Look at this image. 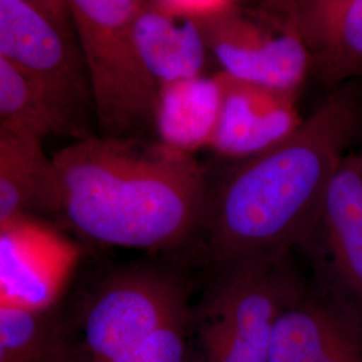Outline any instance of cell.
<instances>
[{"label": "cell", "instance_id": "cell-1", "mask_svg": "<svg viewBox=\"0 0 362 362\" xmlns=\"http://www.w3.org/2000/svg\"><path fill=\"white\" fill-rule=\"evenodd\" d=\"M361 127L358 94L339 88L284 141L233 161L211 182L204 218L184 259L212 272L305 246L333 175Z\"/></svg>", "mask_w": 362, "mask_h": 362}, {"label": "cell", "instance_id": "cell-2", "mask_svg": "<svg viewBox=\"0 0 362 362\" xmlns=\"http://www.w3.org/2000/svg\"><path fill=\"white\" fill-rule=\"evenodd\" d=\"M54 161L66 226L85 242L181 259L194 245L212 182L194 155L160 141L93 134L59 151Z\"/></svg>", "mask_w": 362, "mask_h": 362}, {"label": "cell", "instance_id": "cell-3", "mask_svg": "<svg viewBox=\"0 0 362 362\" xmlns=\"http://www.w3.org/2000/svg\"><path fill=\"white\" fill-rule=\"evenodd\" d=\"M194 286L180 258L104 272L73 311L81 362H117L128 356L161 326L192 311Z\"/></svg>", "mask_w": 362, "mask_h": 362}, {"label": "cell", "instance_id": "cell-4", "mask_svg": "<svg viewBox=\"0 0 362 362\" xmlns=\"http://www.w3.org/2000/svg\"><path fill=\"white\" fill-rule=\"evenodd\" d=\"M290 252L247 259L211 274L194 306L191 362H270L275 325L303 285Z\"/></svg>", "mask_w": 362, "mask_h": 362}, {"label": "cell", "instance_id": "cell-5", "mask_svg": "<svg viewBox=\"0 0 362 362\" xmlns=\"http://www.w3.org/2000/svg\"><path fill=\"white\" fill-rule=\"evenodd\" d=\"M140 0H70L101 137L146 140L155 132L160 83L134 42Z\"/></svg>", "mask_w": 362, "mask_h": 362}, {"label": "cell", "instance_id": "cell-6", "mask_svg": "<svg viewBox=\"0 0 362 362\" xmlns=\"http://www.w3.org/2000/svg\"><path fill=\"white\" fill-rule=\"evenodd\" d=\"M0 58L34 82L76 139L90 137V81L70 1L0 0Z\"/></svg>", "mask_w": 362, "mask_h": 362}, {"label": "cell", "instance_id": "cell-7", "mask_svg": "<svg viewBox=\"0 0 362 362\" xmlns=\"http://www.w3.org/2000/svg\"><path fill=\"white\" fill-rule=\"evenodd\" d=\"M211 57L235 79L298 94L310 74V59L296 31L263 3L240 7L200 28Z\"/></svg>", "mask_w": 362, "mask_h": 362}, {"label": "cell", "instance_id": "cell-8", "mask_svg": "<svg viewBox=\"0 0 362 362\" xmlns=\"http://www.w3.org/2000/svg\"><path fill=\"white\" fill-rule=\"evenodd\" d=\"M302 248L315 266L314 286L362 321V155L341 160L318 226Z\"/></svg>", "mask_w": 362, "mask_h": 362}, {"label": "cell", "instance_id": "cell-9", "mask_svg": "<svg viewBox=\"0 0 362 362\" xmlns=\"http://www.w3.org/2000/svg\"><path fill=\"white\" fill-rule=\"evenodd\" d=\"M81 248L45 219L0 226V305L43 310L59 303Z\"/></svg>", "mask_w": 362, "mask_h": 362}, {"label": "cell", "instance_id": "cell-10", "mask_svg": "<svg viewBox=\"0 0 362 362\" xmlns=\"http://www.w3.org/2000/svg\"><path fill=\"white\" fill-rule=\"evenodd\" d=\"M270 362H362V321L303 284L278 317Z\"/></svg>", "mask_w": 362, "mask_h": 362}, {"label": "cell", "instance_id": "cell-11", "mask_svg": "<svg viewBox=\"0 0 362 362\" xmlns=\"http://www.w3.org/2000/svg\"><path fill=\"white\" fill-rule=\"evenodd\" d=\"M291 27L310 59V74L327 88L362 77V0L264 1Z\"/></svg>", "mask_w": 362, "mask_h": 362}, {"label": "cell", "instance_id": "cell-12", "mask_svg": "<svg viewBox=\"0 0 362 362\" xmlns=\"http://www.w3.org/2000/svg\"><path fill=\"white\" fill-rule=\"evenodd\" d=\"M223 83L219 122L211 144L219 156L233 161L254 157L284 141L303 121L298 115L297 94L243 82L226 73Z\"/></svg>", "mask_w": 362, "mask_h": 362}, {"label": "cell", "instance_id": "cell-13", "mask_svg": "<svg viewBox=\"0 0 362 362\" xmlns=\"http://www.w3.org/2000/svg\"><path fill=\"white\" fill-rule=\"evenodd\" d=\"M64 185L42 139L0 127V226L21 218L62 215Z\"/></svg>", "mask_w": 362, "mask_h": 362}, {"label": "cell", "instance_id": "cell-14", "mask_svg": "<svg viewBox=\"0 0 362 362\" xmlns=\"http://www.w3.org/2000/svg\"><path fill=\"white\" fill-rule=\"evenodd\" d=\"M223 73L160 85L155 133L173 151L194 155L211 148L223 104Z\"/></svg>", "mask_w": 362, "mask_h": 362}, {"label": "cell", "instance_id": "cell-15", "mask_svg": "<svg viewBox=\"0 0 362 362\" xmlns=\"http://www.w3.org/2000/svg\"><path fill=\"white\" fill-rule=\"evenodd\" d=\"M133 35L144 64L160 85L204 76L211 52L199 27L157 11L146 0Z\"/></svg>", "mask_w": 362, "mask_h": 362}, {"label": "cell", "instance_id": "cell-16", "mask_svg": "<svg viewBox=\"0 0 362 362\" xmlns=\"http://www.w3.org/2000/svg\"><path fill=\"white\" fill-rule=\"evenodd\" d=\"M0 362H81L73 313L0 305Z\"/></svg>", "mask_w": 362, "mask_h": 362}, {"label": "cell", "instance_id": "cell-17", "mask_svg": "<svg viewBox=\"0 0 362 362\" xmlns=\"http://www.w3.org/2000/svg\"><path fill=\"white\" fill-rule=\"evenodd\" d=\"M0 127L46 136L76 134L38 86L15 66L0 58Z\"/></svg>", "mask_w": 362, "mask_h": 362}, {"label": "cell", "instance_id": "cell-18", "mask_svg": "<svg viewBox=\"0 0 362 362\" xmlns=\"http://www.w3.org/2000/svg\"><path fill=\"white\" fill-rule=\"evenodd\" d=\"M192 315L194 309L161 326L141 346L117 362H191Z\"/></svg>", "mask_w": 362, "mask_h": 362}, {"label": "cell", "instance_id": "cell-19", "mask_svg": "<svg viewBox=\"0 0 362 362\" xmlns=\"http://www.w3.org/2000/svg\"><path fill=\"white\" fill-rule=\"evenodd\" d=\"M148 3L157 11L199 28L228 16L242 4L233 0H148Z\"/></svg>", "mask_w": 362, "mask_h": 362}]
</instances>
